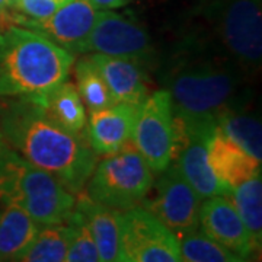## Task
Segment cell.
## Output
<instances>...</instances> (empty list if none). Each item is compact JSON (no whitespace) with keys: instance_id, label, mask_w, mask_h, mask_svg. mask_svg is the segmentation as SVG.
Instances as JSON below:
<instances>
[{"instance_id":"1","label":"cell","mask_w":262,"mask_h":262,"mask_svg":"<svg viewBox=\"0 0 262 262\" xmlns=\"http://www.w3.org/2000/svg\"><path fill=\"white\" fill-rule=\"evenodd\" d=\"M5 99L0 105V130L6 144L31 165L56 177L72 194L83 191L98 163L86 134L63 128L35 99Z\"/></svg>"},{"instance_id":"2","label":"cell","mask_w":262,"mask_h":262,"mask_svg":"<svg viewBox=\"0 0 262 262\" xmlns=\"http://www.w3.org/2000/svg\"><path fill=\"white\" fill-rule=\"evenodd\" d=\"M239 69L223 50L211 48L206 39L185 38L169 58L162 79L173 115L189 124H215L233 103Z\"/></svg>"},{"instance_id":"3","label":"cell","mask_w":262,"mask_h":262,"mask_svg":"<svg viewBox=\"0 0 262 262\" xmlns=\"http://www.w3.org/2000/svg\"><path fill=\"white\" fill-rule=\"evenodd\" d=\"M75 54L32 29H0V98L42 101L64 83Z\"/></svg>"},{"instance_id":"4","label":"cell","mask_w":262,"mask_h":262,"mask_svg":"<svg viewBox=\"0 0 262 262\" xmlns=\"http://www.w3.org/2000/svg\"><path fill=\"white\" fill-rule=\"evenodd\" d=\"M0 203L20 207L39 226H50L67 222L76 195L56 177L8 147L0 159Z\"/></svg>"},{"instance_id":"5","label":"cell","mask_w":262,"mask_h":262,"mask_svg":"<svg viewBox=\"0 0 262 262\" xmlns=\"http://www.w3.org/2000/svg\"><path fill=\"white\" fill-rule=\"evenodd\" d=\"M86 194L99 204L125 211L139 206L153 187V172L133 141L96 163Z\"/></svg>"},{"instance_id":"6","label":"cell","mask_w":262,"mask_h":262,"mask_svg":"<svg viewBox=\"0 0 262 262\" xmlns=\"http://www.w3.org/2000/svg\"><path fill=\"white\" fill-rule=\"evenodd\" d=\"M261 0H207L206 18L227 56L242 70L262 58Z\"/></svg>"},{"instance_id":"7","label":"cell","mask_w":262,"mask_h":262,"mask_svg":"<svg viewBox=\"0 0 262 262\" xmlns=\"http://www.w3.org/2000/svg\"><path fill=\"white\" fill-rule=\"evenodd\" d=\"M118 262H181L179 239L144 207L120 213Z\"/></svg>"},{"instance_id":"8","label":"cell","mask_w":262,"mask_h":262,"mask_svg":"<svg viewBox=\"0 0 262 262\" xmlns=\"http://www.w3.org/2000/svg\"><path fill=\"white\" fill-rule=\"evenodd\" d=\"M159 173L151 198H144L141 203L149 213L181 239L198 230L203 198L182 178L173 163H169Z\"/></svg>"},{"instance_id":"9","label":"cell","mask_w":262,"mask_h":262,"mask_svg":"<svg viewBox=\"0 0 262 262\" xmlns=\"http://www.w3.org/2000/svg\"><path fill=\"white\" fill-rule=\"evenodd\" d=\"M173 115L168 91L160 89L141 103L134 122L131 141L151 172H162L170 163Z\"/></svg>"},{"instance_id":"10","label":"cell","mask_w":262,"mask_h":262,"mask_svg":"<svg viewBox=\"0 0 262 262\" xmlns=\"http://www.w3.org/2000/svg\"><path fill=\"white\" fill-rule=\"evenodd\" d=\"M84 53L130 58L143 64L153 58L147 31L133 19L111 10L98 12Z\"/></svg>"},{"instance_id":"11","label":"cell","mask_w":262,"mask_h":262,"mask_svg":"<svg viewBox=\"0 0 262 262\" xmlns=\"http://www.w3.org/2000/svg\"><path fill=\"white\" fill-rule=\"evenodd\" d=\"M98 10L89 0H70L61 5L47 19L32 20L20 16L15 10V25L32 29L54 41L66 51L77 54L86 51V44L92 32Z\"/></svg>"},{"instance_id":"12","label":"cell","mask_w":262,"mask_h":262,"mask_svg":"<svg viewBox=\"0 0 262 262\" xmlns=\"http://www.w3.org/2000/svg\"><path fill=\"white\" fill-rule=\"evenodd\" d=\"M215 127V124H189V139L170 162L178 168L182 178L204 200L217 195L230 196L232 194V189L215 177L208 162V140Z\"/></svg>"},{"instance_id":"13","label":"cell","mask_w":262,"mask_h":262,"mask_svg":"<svg viewBox=\"0 0 262 262\" xmlns=\"http://www.w3.org/2000/svg\"><path fill=\"white\" fill-rule=\"evenodd\" d=\"M198 226L203 233L246 261L255 252L248 230L230 201V196L206 198L200 207Z\"/></svg>"},{"instance_id":"14","label":"cell","mask_w":262,"mask_h":262,"mask_svg":"<svg viewBox=\"0 0 262 262\" xmlns=\"http://www.w3.org/2000/svg\"><path fill=\"white\" fill-rule=\"evenodd\" d=\"M139 108L140 105L117 102L91 113L84 134L96 155H113L131 141Z\"/></svg>"},{"instance_id":"15","label":"cell","mask_w":262,"mask_h":262,"mask_svg":"<svg viewBox=\"0 0 262 262\" xmlns=\"http://www.w3.org/2000/svg\"><path fill=\"white\" fill-rule=\"evenodd\" d=\"M98 72L110 88L115 102L141 105L149 96L146 67L130 58L91 54Z\"/></svg>"},{"instance_id":"16","label":"cell","mask_w":262,"mask_h":262,"mask_svg":"<svg viewBox=\"0 0 262 262\" xmlns=\"http://www.w3.org/2000/svg\"><path fill=\"white\" fill-rule=\"evenodd\" d=\"M75 210L82 214L92 234L99 255V262H118L121 211L96 203L83 191L76 195Z\"/></svg>"},{"instance_id":"17","label":"cell","mask_w":262,"mask_h":262,"mask_svg":"<svg viewBox=\"0 0 262 262\" xmlns=\"http://www.w3.org/2000/svg\"><path fill=\"white\" fill-rule=\"evenodd\" d=\"M208 162L215 177L230 189L261 172V162L227 139L217 127L208 140Z\"/></svg>"},{"instance_id":"18","label":"cell","mask_w":262,"mask_h":262,"mask_svg":"<svg viewBox=\"0 0 262 262\" xmlns=\"http://www.w3.org/2000/svg\"><path fill=\"white\" fill-rule=\"evenodd\" d=\"M39 225L16 206H5L0 211V262H15L32 244Z\"/></svg>"},{"instance_id":"19","label":"cell","mask_w":262,"mask_h":262,"mask_svg":"<svg viewBox=\"0 0 262 262\" xmlns=\"http://www.w3.org/2000/svg\"><path fill=\"white\" fill-rule=\"evenodd\" d=\"M38 102L42 105L48 117L63 128L75 134H84L86 113L75 84L66 80Z\"/></svg>"},{"instance_id":"20","label":"cell","mask_w":262,"mask_h":262,"mask_svg":"<svg viewBox=\"0 0 262 262\" xmlns=\"http://www.w3.org/2000/svg\"><path fill=\"white\" fill-rule=\"evenodd\" d=\"M217 128L227 139L256 160H262L261 120L249 113L233 110L232 105L217 117Z\"/></svg>"},{"instance_id":"21","label":"cell","mask_w":262,"mask_h":262,"mask_svg":"<svg viewBox=\"0 0 262 262\" xmlns=\"http://www.w3.org/2000/svg\"><path fill=\"white\" fill-rule=\"evenodd\" d=\"M233 206L248 230L253 251L262 244V175L261 172L244 181L232 189Z\"/></svg>"},{"instance_id":"22","label":"cell","mask_w":262,"mask_h":262,"mask_svg":"<svg viewBox=\"0 0 262 262\" xmlns=\"http://www.w3.org/2000/svg\"><path fill=\"white\" fill-rule=\"evenodd\" d=\"M72 226L66 223L46 226L15 262H64Z\"/></svg>"},{"instance_id":"23","label":"cell","mask_w":262,"mask_h":262,"mask_svg":"<svg viewBox=\"0 0 262 262\" xmlns=\"http://www.w3.org/2000/svg\"><path fill=\"white\" fill-rule=\"evenodd\" d=\"M75 75L77 84L76 89L83 105L89 108L91 113L110 108L114 103H117L91 56L82 57L76 63Z\"/></svg>"},{"instance_id":"24","label":"cell","mask_w":262,"mask_h":262,"mask_svg":"<svg viewBox=\"0 0 262 262\" xmlns=\"http://www.w3.org/2000/svg\"><path fill=\"white\" fill-rule=\"evenodd\" d=\"M179 252L181 262H248L201 230L182 236L179 239Z\"/></svg>"},{"instance_id":"25","label":"cell","mask_w":262,"mask_h":262,"mask_svg":"<svg viewBox=\"0 0 262 262\" xmlns=\"http://www.w3.org/2000/svg\"><path fill=\"white\" fill-rule=\"evenodd\" d=\"M67 223L72 226V236L69 241L64 262H99L96 245L82 214L73 208V213L67 219Z\"/></svg>"},{"instance_id":"26","label":"cell","mask_w":262,"mask_h":262,"mask_svg":"<svg viewBox=\"0 0 262 262\" xmlns=\"http://www.w3.org/2000/svg\"><path fill=\"white\" fill-rule=\"evenodd\" d=\"M58 8L60 3L57 0H16L13 10L25 19L42 20L50 18Z\"/></svg>"},{"instance_id":"27","label":"cell","mask_w":262,"mask_h":262,"mask_svg":"<svg viewBox=\"0 0 262 262\" xmlns=\"http://www.w3.org/2000/svg\"><path fill=\"white\" fill-rule=\"evenodd\" d=\"M96 10H113L124 8L131 0H89Z\"/></svg>"},{"instance_id":"28","label":"cell","mask_w":262,"mask_h":262,"mask_svg":"<svg viewBox=\"0 0 262 262\" xmlns=\"http://www.w3.org/2000/svg\"><path fill=\"white\" fill-rule=\"evenodd\" d=\"M9 146L6 144V141L3 139V134H2V130H0V159H2V156L5 155V151L8 149Z\"/></svg>"}]
</instances>
